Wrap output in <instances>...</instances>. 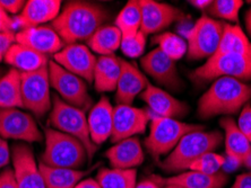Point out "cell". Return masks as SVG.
I'll return each mask as SVG.
<instances>
[{
  "mask_svg": "<svg viewBox=\"0 0 251 188\" xmlns=\"http://www.w3.org/2000/svg\"><path fill=\"white\" fill-rule=\"evenodd\" d=\"M223 27L222 21L202 15L186 34L187 58L189 60L212 58L219 47Z\"/></svg>",
  "mask_w": 251,
  "mask_h": 188,
  "instance_id": "obj_8",
  "label": "cell"
},
{
  "mask_svg": "<svg viewBox=\"0 0 251 188\" xmlns=\"http://www.w3.org/2000/svg\"><path fill=\"white\" fill-rule=\"evenodd\" d=\"M60 12V0H28L15 18V23L20 29L42 26V24L56 20Z\"/></svg>",
  "mask_w": 251,
  "mask_h": 188,
  "instance_id": "obj_20",
  "label": "cell"
},
{
  "mask_svg": "<svg viewBox=\"0 0 251 188\" xmlns=\"http://www.w3.org/2000/svg\"><path fill=\"white\" fill-rule=\"evenodd\" d=\"M16 23L15 20L7 14L1 6H0V34L2 33H15Z\"/></svg>",
  "mask_w": 251,
  "mask_h": 188,
  "instance_id": "obj_39",
  "label": "cell"
},
{
  "mask_svg": "<svg viewBox=\"0 0 251 188\" xmlns=\"http://www.w3.org/2000/svg\"><path fill=\"white\" fill-rule=\"evenodd\" d=\"M21 71L10 69L0 78V108H22Z\"/></svg>",
  "mask_w": 251,
  "mask_h": 188,
  "instance_id": "obj_30",
  "label": "cell"
},
{
  "mask_svg": "<svg viewBox=\"0 0 251 188\" xmlns=\"http://www.w3.org/2000/svg\"><path fill=\"white\" fill-rule=\"evenodd\" d=\"M114 26L119 28L123 39L131 38L137 34L142 26V12H140L139 0L128 1L117 16Z\"/></svg>",
  "mask_w": 251,
  "mask_h": 188,
  "instance_id": "obj_32",
  "label": "cell"
},
{
  "mask_svg": "<svg viewBox=\"0 0 251 188\" xmlns=\"http://www.w3.org/2000/svg\"><path fill=\"white\" fill-rule=\"evenodd\" d=\"M1 77H2V76H1V70H0V78H1Z\"/></svg>",
  "mask_w": 251,
  "mask_h": 188,
  "instance_id": "obj_49",
  "label": "cell"
},
{
  "mask_svg": "<svg viewBox=\"0 0 251 188\" xmlns=\"http://www.w3.org/2000/svg\"><path fill=\"white\" fill-rule=\"evenodd\" d=\"M163 188H184L182 186H178V185H173V184H168V185L162 186Z\"/></svg>",
  "mask_w": 251,
  "mask_h": 188,
  "instance_id": "obj_48",
  "label": "cell"
},
{
  "mask_svg": "<svg viewBox=\"0 0 251 188\" xmlns=\"http://www.w3.org/2000/svg\"><path fill=\"white\" fill-rule=\"evenodd\" d=\"M243 6L242 0H214L206 10L209 17L238 23L239 13Z\"/></svg>",
  "mask_w": 251,
  "mask_h": 188,
  "instance_id": "obj_34",
  "label": "cell"
},
{
  "mask_svg": "<svg viewBox=\"0 0 251 188\" xmlns=\"http://www.w3.org/2000/svg\"><path fill=\"white\" fill-rule=\"evenodd\" d=\"M10 159H12V153H10L8 143L0 136V168H5L6 166H8Z\"/></svg>",
  "mask_w": 251,
  "mask_h": 188,
  "instance_id": "obj_42",
  "label": "cell"
},
{
  "mask_svg": "<svg viewBox=\"0 0 251 188\" xmlns=\"http://www.w3.org/2000/svg\"><path fill=\"white\" fill-rule=\"evenodd\" d=\"M154 43H156L158 49L175 62L187 54V42L173 33L165 32L155 36Z\"/></svg>",
  "mask_w": 251,
  "mask_h": 188,
  "instance_id": "obj_33",
  "label": "cell"
},
{
  "mask_svg": "<svg viewBox=\"0 0 251 188\" xmlns=\"http://www.w3.org/2000/svg\"><path fill=\"white\" fill-rule=\"evenodd\" d=\"M220 54L251 55V42L238 25L224 24L222 38L214 55Z\"/></svg>",
  "mask_w": 251,
  "mask_h": 188,
  "instance_id": "obj_27",
  "label": "cell"
},
{
  "mask_svg": "<svg viewBox=\"0 0 251 188\" xmlns=\"http://www.w3.org/2000/svg\"><path fill=\"white\" fill-rule=\"evenodd\" d=\"M189 3L195 8L201 10V12H206L209 8L210 3H212V0H190Z\"/></svg>",
  "mask_w": 251,
  "mask_h": 188,
  "instance_id": "obj_44",
  "label": "cell"
},
{
  "mask_svg": "<svg viewBox=\"0 0 251 188\" xmlns=\"http://www.w3.org/2000/svg\"><path fill=\"white\" fill-rule=\"evenodd\" d=\"M50 124L54 130L79 140L87 151L88 160L93 159L98 146L91 140L87 117L84 110L74 107L62 101L58 95H53L52 108L50 110Z\"/></svg>",
  "mask_w": 251,
  "mask_h": 188,
  "instance_id": "obj_5",
  "label": "cell"
},
{
  "mask_svg": "<svg viewBox=\"0 0 251 188\" xmlns=\"http://www.w3.org/2000/svg\"><path fill=\"white\" fill-rule=\"evenodd\" d=\"M234 78L238 80L251 79V55L220 54L213 55L201 67L190 73L196 83H205L213 79Z\"/></svg>",
  "mask_w": 251,
  "mask_h": 188,
  "instance_id": "obj_7",
  "label": "cell"
},
{
  "mask_svg": "<svg viewBox=\"0 0 251 188\" xmlns=\"http://www.w3.org/2000/svg\"><path fill=\"white\" fill-rule=\"evenodd\" d=\"M0 188H18L12 168H6L0 172Z\"/></svg>",
  "mask_w": 251,
  "mask_h": 188,
  "instance_id": "obj_41",
  "label": "cell"
},
{
  "mask_svg": "<svg viewBox=\"0 0 251 188\" xmlns=\"http://www.w3.org/2000/svg\"><path fill=\"white\" fill-rule=\"evenodd\" d=\"M121 72V59L116 55L99 57L94 70L93 84L99 93H110L117 89Z\"/></svg>",
  "mask_w": 251,
  "mask_h": 188,
  "instance_id": "obj_26",
  "label": "cell"
},
{
  "mask_svg": "<svg viewBox=\"0 0 251 188\" xmlns=\"http://www.w3.org/2000/svg\"><path fill=\"white\" fill-rule=\"evenodd\" d=\"M0 136L26 143L43 140L36 121L20 108H0Z\"/></svg>",
  "mask_w": 251,
  "mask_h": 188,
  "instance_id": "obj_11",
  "label": "cell"
},
{
  "mask_svg": "<svg viewBox=\"0 0 251 188\" xmlns=\"http://www.w3.org/2000/svg\"><path fill=\"white\" fill-rule=\"evenodd\" d=\"M23 108L42 117L52 108L48 67L33 72H21Z\"/></svg>",
  "mask_w": 251,
  "mask_h": 188,
  "instance_id": "obj_10",
  "label": "cell"
},
{
  "mask_svg": "<svg viewBox=\"0 0 251 188\" xmlns=\"http://www.w3.org/2000/svg\"><path fill=\"white\" fill-rule=\"evenodd\" d=\"M223 135L220 131L202 130L190 132L161 162L160 167L167 172H179L189 169L195 160L208 152H213L222 143Z\"/></svg>",
  "mask_w": 251,
  "mask_h": 188,
  "instance_id": "obj_3",
  "label": "cell"
},
{
  "mask_svg": "<svg viewBox=\"0 0 251 188\" xmlns=\"http://www.w3.org/2000/svg\"><path fill=\"white\" fill-rule=\"evenodd\" d=\"M146 47V35L142 32L131 36V38L123 39L120 49L123 53L128 58H140L145 52Z\"/></svg>",
  "mask_w": 251,
  "mask_h": 188,
  "instance_id": "obj_36",
  "label": "cell"
},
{
  "mask_svg": "<svg viewBox=\"0 0 251 188\" xmlns=\"http://www.w3.org/2000/svg\"><path fill=\"white\" fill-rule=\"evenodd\" d=\"M105 156L116 169H135L145 160L142 143L136 136L116 143L106 151Z\"/></svg>",
  "mask_w": 251,
  "mask_h": 188,
  "instance_id": "obj_24",
  "label": "cell"
},
{
  "mask_svg": "<svg viewBox=\"0 0 251 188\" xmlns=\"http://www.w3.org/2000/svg\"><path fill=\"white\" fill-rule=\"evenodd\" d=\"M135 188H161V186L155 182L152 177H150V178L142 180L140 183H137V185H136Z\"/></svg>",
  "mask_w": 251,
  "mask_h": 188,
  "instance_id": "obj_46",
  "label": "cell"
},
{
  "mask_svg": "<svg viewBox=\"0 0 251 188\" xmlns=\"http://www.w3.org/2000/svg\"><path fill=\"white\" fill-rule=\"evenodd\" d=\"M202 128L201 125L188 124L175 119L156 117L151 121L150 134L144 145L147 151L157 159L171 152L184 135Z\"/></svg>",
  "mask_w": 251,
  "mask_h": 188,
  "instance_id": "obj_6",
  "label": "cell"
},
{
  "mask_svg": "<svg viewBox=\"0 0 251 188\" xmlns=\"http://www.w3.org/2000/svg\"><path fill=\"white\" fill-rule=\"evenodd\" d=\"M15 34L16 33H2V34H0V62L5 60V57L7 52H8L9 47L14 43H16Z\"/></svg>",
  "mask_w": 251,
  "mask_h": 188,
  "instance_id": "obj_38",
  "label": "cell"
},
{
  "mask_svg": "<svg viewBox=\"0 0 251 188\" xmlns=\"http://www.w3.org/2000/svg\"><path fill=\"white\" fill-rule=\"evenodd\" d=\"M3 61L21 72H33L48 67L50 60L47 55L35 52L22 44L14 43L9 47Z\"/></svg>",
  "mask_w": 251,
  "mask_h": 188,
  "instance_id": "obj_25",
  "label": "cell"
},
{
  "mask_svg": "<svg viewBox=\"0 0 251 188\" xmlns=\"http://www.w3.org/2000/svg\"><path fill=\"white\" fill-rule=\"evenodd\" d=\"M225 158L221 154L213 152H208L198 158L190 165L189 170L198 171L206 175H214L221 171V168L225 165Z\"/></svg>",
  "mask_w": 251,
  "mask_h": 188,
  "instance_id": "obj_35",
  "label": "cell"
},
{
  "mask_svg": "<svg viewBox=\"0 0 251 188\" xmlns=\"http://www.w3.org/2000/svg\"><path fill=\"white\" fill-rule=\"evenodd\" d=\"M232 188H251V172L239 175Z\"/></svg>",
  "mask_w": 251,
  "mask_h": 188,
  "instance_id": "obj_43",
  "label": "cell"
},
{
  "mask_svg": "<svg viewBox=\"0 0 251 188\" xmlns=\"http://www.w3.org/2000/svg\"><path fill=\"white\" fill-rule=\"evenodd\" d=\"M249 141H250V145H251V138H250V139H249Z\"/></svg>",
  "mask_w": 251,
  "mask_h": 188,
  "instance_id": "obj_50",
  "label": "cell"
},
{
  "mask_svg": "<svg viewBox=\"0 0 251 188\" xmlns=\"http://www.w3.org/2000/svg\"><path fill=\"white\" fill-rule=\"evenodd\" d=\"M149 112L131 105H117L113 107V128L111 141L118 143L134 138L146 131L150 122Z\"/></svg>",
  "mask_w": 251,
  "mask_h": 188,
  "instance_id": "obj_13",
  "label": "cell"
},
{
  "mask_svg": "<svg viewBox=\"0 0 251 188\" xmlns=\"http://www.w3.org/2000/svg\"><path fill=\"white\" fill-rule=\"evenodd\" d=\"M40 170L46 184V188H75L77 184L91 170H79V169L54 168L40 164Z\"/></svg>",
  "mask_w": 251,
  "mask_h": 188,
  "instance_id": "obj_28",
  "label": "cell"
},
{
  "mask_svg": "<svg viewBox=\"0 0 251 188\" xmlns=\"http://www.w3.org/2000/svg\"><path fill=\"white\" fill-rule=\"evenodd\" d=\"M246 27L249 35L251 36V8L246 14Z\"/></svg>",
  "mask_w": 251,
  "mask_h": 188,
  "instance_id": "obj_47",
  "label": "cell"
},
{
  "mask_svg": "<svg viewBox=\"0 0 251 188\" xmlns=\"http://www.w3.org/2000/svg\"><path fill=\"white\" fill-rule=\"evenodd\" d=\"M251 99V86L234 78H219L198 101V116L207 120L217 115H233Z\"/></svg>",
  "mask_w": 251,
  "mask_h": 188,
  "instance_id": "obj_2",
  "label": "cell"
},
{
  "mask_svg": "<svg viewBox=\"0 0 251 188\" xmlns=\"http://www.w3.org/2000/svg\"><path fill=\"white\" fill-rule=\"evenodd\" d=\"M26 1L24 0H0V6L7 14L20 15Z\"/></svg>",
  "mask_w": 251,
  "mask_h": 188,
  "instance_id": "obj_40",
  "label": "cell"
},
{
  "mask_svg": "<svg viewBox=\"0 0 251 188\" xmlns=\"http://www.w3.org/2000/svg\"><path fill=\"white\" fill-rule=\"evenodd\" d=\"M123 35L117 26L103 25L100 27L90 40L87 41V46L92 52L103 55H113L117 50L120 49Z\"/></svg>",
  "mask_w": 251,
  "mask_h": 188,
  "instance_id": "obj_29",
  "label": "cell"
},
{
  "mask_svg": "<svg viewBox=\"0 0 251 188\" xmlns=\"http://www.w3.org/2000/svg\"><path fill=\"white\" fill-rule=\"evenodd\" d=\"M142 12V26L140 32L145 35L160 33L175 21L182 20L183 14L169 3L158 2L155 0H139Z\"/></svg>",
  "mask_w": 251,
  "mask_h": 188,
  "instance_id": "obj_14",
  "label": "cell"
},
{
  "mask_svg": "<svg viewBox=\"0 0 251 188\" xmlns=\"http://www.w3.org/2000/svg\"><path fill=\"white\" fill-rule=\"evenodd\" d=\"M75 188H102V187L100 186V184L98 183L97 179L87 178V179L82 180V182H79Z\"/></svg>",
  "mask_w": 251,
  "mask_h": 188,
  "instance_id": "obj_45",
  "label": "cell"
},
{
  "mask_svg": "<svg viewBox=\"0 0 251 188\" xmlns=\"http://www.w3.org/2000/svg\"><path fill=\"white\" fill-rule=\"evenodd\" d=\"M97 180L102 188H135L137 171L136 169L103 168L98 172Z\"/></svg>",
  "mask_w": 251,
  "mask_h": 188,
  "instance_id": "obj_31",
  "label": "cell"
},
{
  "mask_svg": "<svg viewBox=\"0 0 251 188\" xmlns=\"http://www.w3.org/2000/svg\"><path fill=\"white\" fill-rule=\"evenodd\" d=\"M48 69L51 87L62 101L84 112L92 107L93 99L88 94L86 81L65 70L53 60L49 61Z\"/></svg>",
  "mask_w": 251,
  "mask_h": 188,
  "instance_id": "obj_9",
  "label": "cell"
},
{
  "mask_svg": "<svg viewBox=\"0 0 251 188\" xmlns=\"http://www.w3.org/2000/svg\"><path fill=\"white\" fill-rule=\"evenodd\" d=\"M140 65L147 75L152 77L162 86L171 90H178L183 87V83L176 67V62L168 58L158 47L144 55L140 59Z\"/></svg>",
  "mask_w": 251,
  "mask_h": 188,
  "instance_id": "obj_16",
  "label": "cell"
},
{
  "mask_svg": "<svg viewBox=\"0 0 251 188\" xmlns=\"http://www.w3.org/2000/svg\"><path fill=\"white\" fill-rule=\"evenodd\" d=\"M16 43L29 47L43 55H54L65 47L60 36L52 26H36L21 29L15 34Z\"/></svg>",
  "mask_w": 251,
  "mask_h": 188,
  "instance_id": "obj_17",
  "label": "cell"
},
{
  "mask_svg": "<svg viewBox=\"0 0 251 188\" xmlns=\"http://www.w3.org/2000/svg\"><path fill=\"white\" fill-rule=\"evenodd\" d=\"M13 170L18 188H46L44 179L29 146L15 145L12 151Z\"/></svg>",
  "mask_w": 251,
  "mask_h": 188,
  "instance_id": "obj_15",
  "label": "cell"
},
{
  "mask_svg": "<svg viewBox=\"0 0 251 188\" xmlns=\"http://www.w3.org/2000/svg\"><path fill=\"white\" fill-rule=\"evenodd\" d=\"M225 133V152L235 166H245L251 169V145L249 139L239 130L237 123L231 117L220 121Z\"/></svg>",
  "mask_w": 251,
  "mask_h": 188,
  "instance_id": "obj_19",
  "label": "cell"
},
{
  "mask_svg": "<svg viewBox=\"0 0 251 188\" xmlns=\"http://www.w3.org/2000/svg\"><path fill=\"white\" fill-rule=\"evenodd\" d=\"M151 177L161 187L168 184H173V185L182 186L184 188H223L228 182V175L223 171L214 175H206L189 170L180 175L167 177V178L157 175H152Z\"/></svg>",
  "mask_w": 251,
  "mask_h": 188,
  "instance_id": "obj_23",
  "label": "cell"
},
{
  "mask_svg": "<svg viewBox=\"0 0 251 188\" xmlns=\"http://www.w3.org/2000/svg\"><path fill=\"white\" fill-rule=\"evenodd\" d=\"M88 130L92 142L99 146L111 138L113 128V106L103 96L100 101L91 108L87 116Z\"/></svg>",
  "mask_w": 251,
  "mask_h": 188,
  "instance_id": "obj_22",
  "label": "cell"
},
{
  "mask_svg": "<svg viewBox=\"0 0 251 188\" xmlns=\"http://www.w3.org/2000/svg\"><path fill=\"white\" fill-rule=\"evenodd\" d=\"M237 125L247 138H251V105L249 103L241 109Z\"/></svg>",
  "mask_w": 251,
  "mask_h": 188,
  "instance_id": "obj_37",
  "label": "cell"
},
{
  "mask_svg": "<svg viewBox=\"0 0 251 188\" xmlns=\"http://www.w3.org/2000/svg\"><path fill=\"white\" fill-rule=\"evenodd\" d=\"M149 84V80L134 63L121 59V72L116 89L118 105H131Z\"/></svg>",
  "mask_w": 251,
  "mask_h": 188,
  "instance_id": "obj_21",
  "label": "cell"
},
{
  "mask_svg": "<svg viewBox=\"0 0 251 188\" xmlns=\"http://www.w3.org/2000/svg\"><path fill=\"white\" fill-rule=\"evenodd\" d=\"M44 142L46 148L41 157V164L67 169H79L86 164L88 154L79 140L54 128H47Z\"/></svg>",
  "mask_w": 251,
  "mask_h": 188,
  "instance_id": "obj_4",
  "label": "cell"
},
{
  "mask_svg": "<svg viewBox=\"0 0 251 188\" xmlns=\"http://www.w3.org/2000/svg\"><path fill=\"white\" fill-rule=\"evenodd\" d=\"M110 15L104 7L90 1H69L52 21L65 45L90 40Z\"/></svg>",
  "mask_w": 251,
  "mask_h": 188,
  "instance_id": "obj_1",
  "label": "cell"
},
{
  "mask_svg": "<svg viewBox=\"0 0 251 188\" xmlns=\"http://www.w3.org/2000/svg\"><path fill=\"white\" fill-rule=\"evenodd\" d=\"M53 61L67 71L80 77L86 83L93 84L98 58L87 45L80 43L65 45L64 49L53 55Z\"/></svg>",
  "mask_w": 251,
  "mask_h": 188,
  "instance_id": "obj_12",
  "label": "cell"
},
{
  "mask_svg": "<svg viewBox=\"0 0 251 188\" xmlns=\"http://www.w3.org/2000/svg\"><path fill=\"white\" fill-rule=\"evenodd\" d=\"M140 98L146 103L151 112L158 117L176 120L186 116L189 110L186 103L180 102L171 94L151 84L140 94Z\"/></svg>",
  "mask_w": 251,
  "mask_h": 188,
  "instance_id": "obj_18",
  "label": "cell"
}]
</instances>
